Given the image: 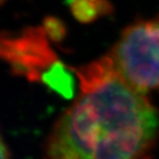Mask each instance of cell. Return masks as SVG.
Wrapping results in <instances>:
<instances>
[{
	"label": "cell",
	"mask_w": 159,
	"mask_h": 159,
	"mask_svg": "<svg viewBox=\"0 0 159 159\" xmlns=\"http://www.w3.org/2000/svg\"><path fill=\"white\" fill-rule=\"evenodd\" d=\"M80 95L55 123L48 159H150L159 113L107 55L77 70Z\"/></svg>",
	"instance_id": "obj_1"
},
{
	"label": "cell",
	"mask_w": 159,
	"mask_h": 159,
	"mask_svg": "<svg viewBox=\"0 0 159 159\" xmlns=\"http://www.w3.org/2000/svg\"><path fill=\"white\" fill-rule=\"evenodd\" d=\"M115 71L140 93L159 92V17L125 28L107 54Z\"/></svg>",
	"instance_id": "obj_2"
},
{
	"label": "cell",
	"mask_w": 159,
	"mask_h": 159,
	"mask_svg": "<svg viewBox=\"0 0 159 159\" xmlns=\"http://www.w3.org/2000/svg\"><path fill=\"white\" fill-rule=\"evenodd\" d=\"M0 159H9L7 147L3 143V139L1 138V135H0Z\"/></svg>",
	"instance_id": "obj_3"
},
{
	"label": "cell",
	"mask_w": 159,
	"mask_h": 159,
	"mask_svg": "<svg viewBox=\"0 0 159 159\" xmlns=\"http://www.w3.org/2000/svg\"><path fill=\"white\" fill-rule=\"evenodd\" d=\"M5 1H6V0H0V5H1L2 2H5Z\"/></svg>",
	"instance_id": "obj_4"
},
{
	"label": "cell",
	"mask_w": 159,
	"mask_h": 159,
	"mask_svg": "<svg viewBox=\"0 0 159 159\" xmlns=\"http://www.w3.org/2000/svg\"><path fill=\"white\" fill-rule=\"evenodd\" d=\"M70 1H73V0H70Z\"/></svg>",
	"instance_id": "obj_5"
}]
</instances>
